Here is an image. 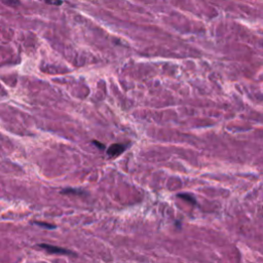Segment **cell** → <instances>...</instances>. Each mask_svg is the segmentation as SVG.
<instances>
[{
	"label": "cell",
	"instance_id": "5",
	"mask_svg": "<svg viewBox=\"0 0 263 263\" xmlns=\"http://www.w3.org/2000/svg\"><path fill=\"white\" fill-rule=\"evenodd\" d=\"M61 193H84V191L77 190V189H73V188H67V189L63 190Z\"/></svg>",
	"mask_w": 263,
	"mask_h": 263
},
{
	"label": "cell",
	"instance_id": "6",
	"mask_svg": "<svg viewBox=\"0 0 263 263\" xmlns=\"http://www.w3.org/2000/svg\"><path fill=\"white\" fill-rule=\"evenodd\" d=\"M46 3L48 4H53V5H61L62 4V0H45Z\"/></svg>",
	"mask_w": 263,
	"mask_h": 263
},
{
	"label": "cell",
	"instance_id": "1",
	"mask_svg": "<svg viewBox=\"0 0 263 263\" xmlns=\"http://www.w3.org/2000/svg\"><path fill=\"white\" fill-rule=\"evenodd\" d=\"M41 249L47 251L48 253L51 254H65V255H75L73 252L70 250H67V249H63L60 247H57V246H53V245H47V244H40L38 245Z\"/></svg>",
	"mask_w": 263,
	"mask_h": 263
},
{
	"label": "cell",
	"instance_id": "7",
	"mask_svg": "<svg viewBox=\"0 0 263 263\" xmlns=\"http://www.w3.org/2000/svg\"><path fill=\"white\" fill-rule=\"evenodd\" d=\"M93 143H94L97 147H99L100 149H104V148H105V146H104V145H103L102 143H100V142H98V141H94V142H93Z\"/></svg>",
	"mask_w": 263,
	"mask_h": 263
},
{
	"label": "cell",
	"instance_id": "2",
	"mask_svg": "<svg viewBox=\"0 0 263 263\" xmlns=\"http://www.w3.org/2000/svg\"><path fill=\"white\" fill-rule=\"evenodd\" d=\"M124 149H126V146L122 144H112L111 146L107 149V154H108L109 156L115 157V156H118L119 154H122L124 151Z\"/></svg>",
	"mask_w": 263,
	"mask_h": 263
},
{
	"label": "cell",
	"instance_id": "3",
	"mask_svg": "<svg viewBox=\"0 0 263 263\" xmlns=\"http://www.w3.org/2000/svg\"><path fill=\"white\" fill-rule=\"evenodd\" d=\"M34 223L37 224V225H39L41 227H45L48 228V229H54V228H56V225H51L50 223H44V222H38V221H34Z\"/></svg>",
	"mask_w": 263,
	"mask_h": 263
},
{
	"label": "cell",
	"instance_id": "4",
	"mask_svg": "<svg viewBox=\"0 0 263 263\" xmlns=\"http://www.w3.org/2000/svg\"><path fill=\"white\" fill-rule=\"evenodd\" d=\"M177 196L180 197V198H183V199L188 200V202H190L191 203H195V199L193 198L191 195H188V194H178Z\"/></svg>",
	"mask_w": 263,
	"mask_h": 263
}]
</instances>
